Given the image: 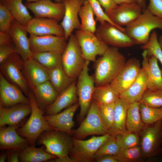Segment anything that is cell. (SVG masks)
Listing matches in <instances>:
<instances>
[{"label":"cell","instance_id":"cell-1","mask_svg":"<svg viewBox=\"0 0 162 162\" xmlns=\"http://www.w3.org/2000/svg\"><path fill=\"white\" fill-rule=\"evenodd\" d=\"M94 62V77L95 86H98L110 84L123 68L126 61L118 48L111 46Z\"/></svg>","mask_w":162,"mask_h":162},{"label":"cell","instance_id":"cell-2","mask_svg":"<svg viewBox=\"0 0 162 162\" xmlns=\"http://www.w3.org/2000/svg\"><path fill=\"white\" fill-rule=\"evenodd\" d=\"M155 28L162 30V19L153 15L146 8L136 20L125 26L124 32L136 44L142 45L148 42L150 32Z\"/></svg>","mask_w":162,"mask_h":162},{"label":"cell","instance_id":"cell-3","mask_svg":"<svg viewBox=\"0 0 162 162\" xmlns=\"http://www.w3.org/2000/svg\"><path fill=\"white\" fill-rule=\"evenodd\" d=\"M28 97L31 108V115L26 122L18 130L20 135L27 139L31 146H34L38 136L44 132L52 130L43 115L34 94L31 90Z\"/></svg>","mask_w":162,"mask_h":162},{"label":"cell","instance_id":"cell-4","mask_svg":"<svg viewBox=\"0 0 162 162\" xmlns=\"http://www.w3.org/2000/svg\"><path fill=\"white\" fill-rule=\"evenodd\" d=\"M139 134L143 158L162 154V119L153 124H145Z\"/></svg>","mask_w":162,"mask_h":162},{"label":"cell","instance_id":"cell-5","mask_svg":"<svg viewBox=\"0 0 162 162\" xmlns=\"http://www.w3.org/2000/svg\"><path fill=\"white\" fill-rule=\"evenodd\" d=\"M90 61L86 60L84 67L77 78L76 92L80 107L79 121L82 122L86 115L92 99L95 86L94 76L89 73Z\"/></svg>","mask_w":162,"mask_h":162},{"label":"cell","instance_id":"cell-6","mask_svg":"<svg viewBox=\"0 0 162 162\" xmlns=\"http://www.w3.org/2000/svg\"><path fill=\"white\" fill-rule=\"evenodd\" d=\"M86 60L76 35L72 34L62 53V62L63 69L69 76L76 79Z\"/></svg>","mask_w":162,"mask_h":162},{"label":"cell","instance_id":"cell-7","mask_svg":"<svg viewBox=\"0 0 162 162\" xmlns=\"http://www.w3.org/2000/svg\"><path fill=\"white\" fill-rule=\"evenodd\" d=\"M52 130L40 134L39 143L45 146L46 152L57 158L68 155L73 147L72 137L66 133Z\"/></svg>","mask_w":162,"mask_h":162},{"label":"cell","instance_id":"cell-8","mask_svg":"<svg viewBox=\"0 0 162 162\" xmlns=\"http://www.w3.org/2000/svg\"><path fill=\"white\" fill-rule=\"evenodd\" d=\"M111 136L108 133L100 136H93L86 140L72 137L73 147L70 154V157L77 162L93 161L97 151Z\"/></svg>","mask_w":162,"mask_h":162},{"label":"cell","instance_id":"cell-9","mask_svg":"<svg viewBox=\"0 0 162 162\" xmlns=\"http://www.w3.org/2000/svg\"><path fill=\"white\" fill-rule=\"evenodd\" d=\"M86 115L79 127L73 130L74 138L82 139L90 135L108 133L102 120L98 106L92 100Z\"/></svg>","mask_w":162,"mask_h":162},{"label":"cell","instance_id":"cell-10","mask_svg":"<svg viewBox=\"0 0 162 162\" xmlns=\"http://www.w3.org/2000/svg\"><path fill=\"white\" fill-rule=\"evenodd\" d=\"M23 62L20 55L14 53L0 64V72L8 81L28 96L30 89L22 72Z\"/></svg>","mask_w":162,"mask_h":162},{"label":"cell","instance_id":"cell-11","mask_svg":"<svg viewBox=\"0 0 162 162\" xmlns=\"http://www.w3.org/2000/svg\"><path fill=\"white\" fill-rule=\"evenodd\" d=\"M75 34L86 60L95 62L97 56L103 55L109 47L94 33L77 30Z\"/></svg>","mask_w":162,"mask_h":162},{"label":"cell","instance_id":"cell-12","mask_svg":"<svg viewBox=\"0 0 162 162\" xmlns=\"http://www.w3.org/2000/svg\"><path fill=\"white\" fill-rule=\"evenodd\" d=\"M95 34L108 45L125 48L133 46L135 42L124 32L107 22L100 24Z\"/></svg>","mask_w":162,"mask_h":162},{"label":"cell","instance_id":"cell-13","mask_svg":"<svg viewBox=\"0 0 162 162\" xmlns=\"http://www.w3.org/2000/svg\"><path fill=\"white\" fill-rule=\"evenodd\" d=\"M28 39L30 49L34 52H52L62 53L68 43L64 36L53 35L40 36L30 34Z\"/></svg>","mask_w":162,"mask_h":162},{"label":"cell","instance_id":"cell-14","mask_svg":"<svg viewBox=\"0 0 162 162\" xmlns=\"http://www.w3.org/2000/svg\"><path fill=\"white\" fill-rule=\"evenodd\" d=\"M143 9L137 3L118 5L108 15L110 19L120 30L124 32L126 26L142 13Z\"/></svg>","mask_w":162,"mask_h":162},{"label":"cell","instance_id":"cell-15","mask_svg":"<svg viewBox=\"0 0 162 162\" xmlns=\"http://www.w3.org/2000/svg\"><path fill=\"white\" fill-rule=\"evenodd\" d=\"M141 68L136 58L129 59L122 70L110 83L112 88L120 94L126 90L136 79Z\"/></svg>","mask_w":162,"mask_h":162},{"label":"cell","instance_id":"cell-16","mask_svg":"<svg viewBox=\"0 0 162 162\" xmlns=\"http://www.w3.org/2000/svg\"><path fill=\"white\" fill-rule=\"evenodd\" d=\"M25 5L35 17L53 19L58 22L62 20L64 16V6L62 2L54 3L50 0H39L27 2Z\"/></svg>","mask_w":162,"mask_h":162},{"label":"cell","instance_id":"cell-17","mask_svg":"<svg viewBox=\"0 0 162 162\" xmlns=\"http://www.w3.org/2000/svg\"><path fill=\"white\" fill-rule=\"evenodd\" d=\"M85 0H62L64 6V13L61 23L67 40L75 30H80L81 23L78 16L80 9Z\"/></svg>","mask_w":162,"mask_h":162},{"label":"cell","instance_id":"cell-18","mask_svg":"<svg viewBox=\"0 0 162 162\" xmlns=\"http://www.w3.org/2000/svg\"><path fill=\"white\" fill-rule=\"evenodd\" d=\"M29 34L38 36L53 35L64 36V30L56 20L44 17L32 18L25 26Z\"/></svg>","mask_w":162,"mask_h":162},{"label":"cell","instance_id":"cell-19","mask_svg":"<svg viewBox=\"0 0 162 162\" xmlns=\"http://www.w3.org/2000/svg\"><path fill=\"white\" fill-rule=\"evenodd\" d=\"M79 107L78 102L57 114L44 116L50 126L52 130L72 135L73 128L74 126L73 118Z\"/></svg>","mask_w":162,"mask_h":162},{"label":"cell","instance_id":"cell-20","mask_svg":"<svg viewBox=\"0 0 162 162\" xmlns=\"http://www.w3.org/2000/svg\"><path fill=\"white\" fill-rule=\"evenodd\" d=\"M18 87L8 81L0 72V105L9 107L20 104H30L29 98L25 96Z\"/></svg>","mask_w":162,"mask_h":162},{"label":"cell","instance_id":"cell-21","mask_svg":"<svg viewBox=\"0 0 162 162\" xmlns=\"http://www.w3.org/2000/svg\"><path fill=\"white\" fill-rule=\"evenodd\" d=\"M28 32L25 26H23L14 19L11 22L9 30L14 44L16 53L23 61L32 58L33 52L31 50Z\"/></svg>","mask_w":162,"mask_h":162},{"label":"cell","instance_id":"cell-22","mask_svg":"<svg viewBox=\"0 0 162 162\" xmlns=\"http://www.w3.org/2000/svg\"><path fill=\"white\" fill-rule=\"evenodd\" d=\"M148 77L145 69L142 67L138 76L132 84L120 94V99L128 106L140 102L147 89Z\"/></svg>","mask_w":162,"mask_h":162},{"label":"cell","instance_id":"cell-23","mask_svg":"<svg viewBox=\"0 0 162 162\" xmlns=\"http://www.w3.org/2000/svg\"><path fill=\"white\" fill-rule=\"evenodd\" d=\"M22 72L31 90L49 80V70L32 58L24 61Z\"/></svg>","mask_w":162,"mask_h":162},{"label":"cell","instance_id":"cell-24","mask_svg":"<svg viewBox=\"0 0 162 162\" xmlns=\"http://www.w3.org/2000/svg\"><path fill=\"white\" fill-rule=\"evenodd\" d=\"M30 104H20L9 107L0 105V126L17 125L31 114Z\"/></svg>","mask_w":162,"mask_h":162},{"label":"cell","instance_id":"cell-25","mask_svg":"<svg viewBox=\"0 0 162 162\" xmlns=\"http://www.w3.org/2000/svg\"><path fill=\"white\" fill-rule=\"evenodd\" d=\"M142 56V67L146 70L148 77L147 89L151 91L162 89V74L158 59L154 55L148 56L146 50H144Z\"/></svg>","mask_w":162,"mask_h":162},{"label":"cell","instance_id":"cell-26","mask_svg":"<svg viewBox=\"0 0 162 162\" xmlns=\"http://www.w3.org/2000/svg\"><path fill=\"white\" fill-rule=\"evenodd\" d=\"M18 125L1 127V149H10L21 151L27 146L28 141L21 136L16 131Z\"/></svg>","mask_w":162,"mask_h":162},{"label":"cell","instance_id":"cell-27","mask_svg":"<svg viewBox=\"0 0 162 162\" xmlns=\"http://www.w3.org/2000/svg\"><path fill=\"white\" fill-rule=\"evenodd\" d=\"M76 80L59 94L54 101L46 109V115H52L78 102L76 92Z\"/></svg>","mask_w":162,"mask_h":162},{"label":"cell","instance_id":"cell-28","mask_svg":"<svg viewBox=\"0 0 162 162\" xmlns=\"http://www.w3.org/2000/svg\"><path fill=\"white\" fill-rule=\"evenodd\" d=\"M32 90L41 110H46L54 101L59 94L50 80L36 86Z\"/></svg>","mask_w":162,"mask_h":162},{"label":"cell","instance_id":"cell-29","mask_svg":"<svg viewBox=\"0 0 162 162\" xmlns=\"http://www.w3.org/2000/svg\"><path fill=\"white\" fill-rule=\"evenodd\" d=\"M128 107L120 98L115 102L113 123L108 130L110 135L116 136L127 130L126 122Z\"/></svg>","mask_w":162,"mask_h":162},{"label":"cell","instance_id":"cell-30","mask_svg":"<svg viewBox=\"0 0 162 162\" xmlns=\"http://www.w3.org/2000/svg\"><path fill=\"white\" fill-rule=\"evenodd\" d=\"M0 3L5 6L14 19L21 24L26 26L32 18L24 5L22 0H0Z\"/></svg>","mask_w":162,"mask_h":162},{"label":"cell","instance_id":"cell-31","mask_svg":"<svg viewBox=\"0 0 162 162\" xmlns=\"http://www.w3.org/2000/svg\"><path fill=\"white\" fill-rule=\"evenodd\" d=\"M119 98L120 94L108 84L95 86L92 100L98 105H100L115 103Z\"/></svg>","mask_w":162,"mask_h":162},{"label":"cell","instance_id":"cell-32","mask_svg":"<svg viewBox=\"0 0 162 162\" xmlns=\"http://www.w3.org/2000/svg\"><path fill=\"white\" fill-rule=\"evenodd\" d=\"M57 157L49 153L42 147L33 146H27L20 151V160L22 162H40L48 161Z\"/></svg>","mask_w":162,"mask_h":162},{"label":"cell","instance_id":"cell-33","mask_svg":"<svg viewBox=\"0 0 162 162\" xmlns=\"http://www.w3.org/2000/svg\"><path fill=\"white\" fill-rule=\"evenodd\" d=\"M49 80L59 94L76 80L69 76L62 65L49 70Z\"/></svg>","mask_w":162,"mask_h":162},{"label":"cell","instance_id":"cell-34","mask_svg":"<svg viewBox=\"0 0 162 162\" xmlns=\"http://www.w3.org/2000/svg\"><path fill=\"white\" fill-rule=\"evenodd\" d=\"M139 105V102H136L129 106L127 110L126 122V130L138 134L145 124L141 119Z\"/></svg>","mask_w":162,"mask_h":162},{"label":"cell","instance_id":"cell-35","mask_svg":"<svg viewBox=\"0 0 162 162\" xmlns=\"http://www.w3.org/2000/svg\"><path fill=\"white\" fill-rule=\"evenodd\" d=\"M92 8L87 0H85L79 14L81 22L80 30L95 33L96 30V21Z\"/></svg>","mask_w":162,"mask_h":162},{"label":"cell","instance_id":"cell-36","mask_svg":"<svg viewBox=\"0 0 162 162\" xmlns=\"http://www.w3.org/2000/svg\"><path fill=\"white\" fill-rule=\"evenodd\" d=\"M33 52L32 58L48 70L62 65V53L52 52Z\"/></svg>","mask_w":162,"mask_h":162},{"label":"cell","instance_id":"cell-37","mask_svg":"<svg viewBox=\"0 0 162 162\" xmlns=\"http://www.w3.org/2000/svg\"><path fill=\"white\" fill-rule=\"evenodd\" d=\"M139 107L141 119L145 124H153L162 119L160 108L151 107L140 102Z\"/></svg>","mask_w":162,"mask_h":162},{"label":"cell","instance_id":"cell-38","mask_svg":"<svg viewBox=\"0 0 162 162\" xmlns=\"http://www.w3.org/2000/svg\"><path fill=\"white\" fill-rule=\"evenodd\" d=\"M115 136L120 149L128 148L140 146V138L138 134L126 130Z\"/></svg>","mask_w":162,"mask_h":162},{"label":"cell","instance_id":"cell-39","mask_svg":"<svg viewBox=\"0 0 162 162\" xmlns=\"http://www.w3.org/2000/svg\"><path fill=\"white\" fill-rule=\"evenodd\" d=\"M141 48L147 51L148 56H155L162 65V50L159 45L157 32L153 31L150 35L148 42L142 45ZM162 74V70H161Z\"/></svg>","mask_w":162,"mask_h":162},{"label":"cell","instance_id":"cell-40","mask_svg":"<svg viewBox=\"0 0 162 162\" xmlns=\"http://www.w3.org/2000/svg\"><path fill=\"white\" fill-rule=\"evenodd\" d=\"M115 155L120 162H136L142 161L143 160L140 146L120 149L118 153Z\"/></svg>","mask_w":162,"mask_h":162},{"label":"cell","instance_id":"cell-41","mask_svg":"<svg viewBox=\"0 0 162 162\" xmlns=\"http://www.w3.org/2000/svg\"><path fill=\"white\" fill-rule=\"evenodd\" d=\"M139 102L152 107H162V89L151 91L147 89Z\"/></svg>","mask_w":162,"mask_h":162},{"label":"cell","instance_id":"cell-42","mask_svg":"<svg viewBox=\"0 0 162 162\" xmlns=\"http://www.w3.org/2000/svg\"><path fill=\"white\" fill-rule=\"evenodd\" d=\"M120 149L115 136L111 135L97 151L94 156L95 159L106 155H116Z\"/></svg>","mask_w":162,"mask_h":162},{"label":"cell","instance_id":"cell-43","mask_svg":"<svg viewBox=\"0 0 162 162\" xmlns=\"http://www.w3.org/2000/svg\"><path fill=\"white\" fill-rule=\"evenodd\" d=\"M115 103L108 104L98 105L102 120L108 131L113 123Z\"/></svg>","mask_w":162,"mask_h":162},{"label":"cell","instance_id":"cell-44","mask_svg":"<svg viewBox=\"0 0 162 162\" xmlns=\"http://www.w3.org/2000/svg\"><path fill=\"white\" fill-rule=\"evenodd\" d=\"M14 19L12 15L4 5L0 4V32L9 33L11 24Z\"/></svg>","mask_w":162,"mask_h":162},{"label":"cell","instance_id":"cell-45","mask_svg":"<svg viewBox=\"0 0 162 162\" xmlns=\"http://www.w3.org/2000/svg\"><path fill=\"white\" fill-rule=\"evenodd\" d=\"M87 0L92 8L94 14L96 16V21L99 22L100 24H102L105 22H107L117 28L112 22L104 11L103 10L101 5L97 0Z\"/></svg>","mask_w":162,"mask_h":162},{"label":"cell","instance_id":"cell-46","mask_svg":"<svg viewBox=\"0 0 162 162\" xmlns=\"http://www.w3.org/2000/svg\"><path fill=\"white\" fill-rule=\"evenodd\" d=\"M14 53L16 52L13 43L0 46V64Z\"/></svg>","mask_w":162,"mask_h":162},{"label":"cell","instance_id":"cell-47","mask_svg":"<svg viewBox=\"0 0 162 162\" xmlns=\"http://www.w3.org/2000/svg\"><path fill=\"white\" fill-rule=\"evenodd\" d=\"M147 9L153 15L162 19V0H149Z\"/></svg>","mask_w":162,"mask_h":162},{"label":"cell","instance_id":"cell-48","mask_svg":"<svg viewBox=\"0 0 162 162\" xmlns=\"http://www.w3.org/2000/svg\"><path fill=\"white\" fill-rule=\"evenodd\" d=\"M108 15L118 5L113 0H97Z\"/></svg>","mask_w":162,"mask_h":162},{"label":"cell","instance_id":"cell-49","mask_svg":"<svg viewBox=\"0 0 162 162\" xmlns=\"http://www.w3.org/2000/svg\"><path fill=\"white\" fill-rule=\"evenodd\" d=\"M13 43L9 33L0 32V46Z\"/></svg>","mask_w":162,"mask_h":162},{"label":"cell","instance_id":"cell-50","mask_svg":"<svg viewBox=\"0 0 162 162\" xmlns=\"http://www.w3.org/2000/svg\"><path fill=\"white\" fill-rule=\"evenodd\" d=\"M97 162H120L117 157L115 155H108L96 158Z\"/></svg>","mask_w":162,"mask_h":162},{"label":"cell","instance_id":"cell-51","mask_svg":"<svg viewBox=\"0 0 162 162\" xmlns=\"http://www.w3.org/2000/svg\"><path fill=\"white\" fill-rule=\"evenodd\" d=\"M54 161L56 162H77L75 159L68 155L57 158L55 159Z\"/></svg>","mask_w":162,"mask_h":162},{"label":"cell","instance_id":"cell-52","mask_svg":"<svg viewBox=\"0 0 162 162\" xmlns=\"http://www.w3.org/2000/svg\"><path fill=\"white\" fill-rule=\"evenodd\" d=\"M20 153L17 152H14L10 154L8 158V162H17L20 160Z\"/></svg>","mask_w":162,"mask_h":162},{"label":"cell","instance_id":"cell-53","mask_svg":"<svg viewBox=\"0 0 162 162\" xmlns=\"http://www.w3.org/2000/svg\"><path fill=\"white\" fill-rule=\"evenodd\" d=\"M117 5L124 4L137 3V0H113Z\"/></svg>","mask_w":162,"mask_h":162},{"label":"cell","instance_id":"cell-54","mask_svg":"<svg viewBox=\"0 0 162 162\" xmlns=\"http://www.w3.org/2000/svg\"><path fill=\"white\" fill-rule=\"evenodd\" d=\"M8 157L7 154L6 153L3 154L1 155L0 157V162H4L6 160Z\"/></svg>","mask_w":162,"mask_h":162},{"label":"cell","instance_id":"cell-55","mask_svg":"<svg viewBox=\"0 0 162 162\" xmlns=\"http://www.w3.org/2000/svg\"><path fill=\"white\" fill-rule=\"evenodd\" d=\"M158 40L159 45L162 50V35L160 36Z\"/></svg>","mask_w":162,"mask_h":162},{"label":"cell","instance_id":"cell-56","mask_svg":"<svg viewBox=\"0 0 162 162\" xmlns=\"http://www.w3.org/2000/svg\"><path fill=\"white\" fill-rule=\"evenodd\" d=\"M28 2H37L39 0H26Z\"/></svg>","mask_w":162,"mask_h":162},{"label":"cell","instance_id":"cell-57","mask_svg":"<svg viewBox=\"0 0 162 162\" xmlns=\"http://www.w3.org/2000/svg\"><path fill=\"white\" fill-rule=\"evenodd\" d=\"M56 2H61L62 0H55Z\"/></svg>","mask_w":162,"mask_h":162},{"label":"cell","instance_id":"cell-58","mask_svg":"<svg viewBox=\"0 0 162 162\" xmlns=\"http://www.w3.org/2000/svg\"><path fill=\"white\" fill-rule=\"evenodd\" d=\"M161 153H162V149H161Z\"/></svg>","mask_w":162,"mask_h":162},{"label":"cell","instance_id":"cell-59","mask_svg":"<svg viewBox=\"0 0 162 162\" xmlns=\"http://www.w3.org/2000/svg\"><path fill=\"white\" fill-rule=\"evenodd\" d=\"M160 108H161V110H162V107H160Z\"/></svg>","mask_w":162,"mask_h":162}]
</instances>
